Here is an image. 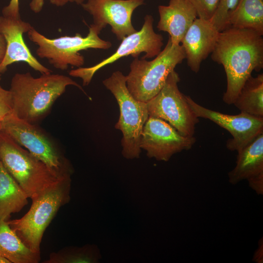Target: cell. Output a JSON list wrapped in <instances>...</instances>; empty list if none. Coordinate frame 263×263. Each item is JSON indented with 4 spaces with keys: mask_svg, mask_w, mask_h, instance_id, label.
<instances>
[{
    "mask_svg": "<svg viewBox=\"0 0 263 263\" xmlns=\"http://www.w3.org/2000/svg\"><path fill=\"white\" fill-rule=\"evenodd\" d=\"M195 9L199 18L210 20L214 14L219 0H187Z\"/></svg>",
    "mask_w": 263,
    "mask_h": 263,
    "instance_id": "cell-24",
    "label": "cell"
},
{
    "mask_svg": "<svg viewBox=\"0 0 263 263\" xmlns=\"http://www.w3.org/2000/svg\"><path fill=\"white\" fill-rule=\"evenodd\" d=\"M0 161L32 200L64 178L71 177L52 169L2 131Z\"/></svg>",
    "mask_w": 263,
    "mask_h": 263,
    "instance_id": "cell-3",
    "label": "cell"
},
{
    "mask_svg": "<svg viewBox=\"0 0 263 263\" xmlns=\"http://www.w3.org/2000/svg\"><path fill=\"white\" fill-rule=\"evenodd\" d=\"M2 121L0 120V132L1 131V129H2Z\"/></svg>",
    "mask_w": 263,
    "mask_h": 263,
    "instance_id": "cell-33",
    "label": "cell"
},
{
    "mask_svg": "<svg viewBox=\"0 0 263 263\" xmlns=\"http://www.w3.org/2000/svg\"><path fill=\"white\" fill-rule=\"evenodd\" d=\"M153 22L152 16L146 15L141 29L125 37L112 55L93 66L81 67L72 70L69 72V75L81 78L83 85L86 86L91 82L97 71L122 57L132 55L134 57H137L142 53H145L142 59L155 57L161 51L163 45V38L161 35L154 32Z\"/></svg>",
    "mask_w": 263,
    "mask_h": 263,
    "instance_id": "cell-10",
    "label": "cell"
},
{
    "mask_svg": "<svg viewBox=\"0 0 263 263\" xmlns=\"http://www.w3.org/2000/svg\"><path fill=\"white\" fill-rule=\"evenodd\" d=\"M50 3L56 6H63L68 2H75L77 4H82L84 0H49Z\"/></svg>",
    "mask_w": 263,
    "mask_h": 263,
    "instance_id": "cell-30",
    "label": "cell"
},
{
    "mask_svg": "<svg viewBox=\"0 0 263 263\" xmlns=\"http://www.w3.org/2000/svg\"><path fill=\"white\" fill-rule=\"evenodd\" d=\"M103 84L113 95L119 106L120 115L115 128L122 133V155L128 159L138 158L141 152V134L149 117L147 104L131 94L126 86V76L120 71L113 72Z\"/></svg>",
    "mask_w": 263,
    "mask_h": 263,
    "instance_id": "cell-5",
    "label": "cell"
},
{
    "mask_svg": "<svg viewBox=\"0 0 263 263\" xmlns=\"http://www.w3.org/2000/svg\"><path fill=\"white\" fill-rule=\"evenodd\" d=\"M6 51V42L4 37L0 35V61L2 60Z\"/></svg>",
    "mask_w": 263,
    "mask_h": 263,
    "instance_id": "cell-31",
    "label": "cell"
},
{
    "mask_svg": "<svg viewBox=\"0 0 263 263\" xmlns=\"http://www.w3.org/2000/svg\"><path fill=\"white\" fill-rule=\"evenodd\" d=\"M70 85L85 93L80 85L66 75L50 73L34 77L29 72L16 73L11 79L9 90L13 114L35 124L49 113L55 102Z\"/></svg>",
    "mask_w": 263,
    "mask_h": 263,
    "instance_id": "cell-2",
    "label": "cell"
},
{
    "mask_svg": "<svg viewBox=\"0 0 263 263\" xmlns=\"http://www.w3.org/2000/svg\"><path fill=\"white\" fill-rule=\"evenodd\" d=\"M0 256L11 263H38L40 252L32 251L22 241L7 221L0 220Z\"/></svg>",
    "mask_w": 263,
    "mask_h": 263,
    "instance_id": "cell-19",
    "label": "cell"
},
{
    "mask_svg": "<svg viewBox=\"0 0 263 263\" xmlns=\"http://www.w3.org/2000/svg\"><path fill=\"white\" fill-rule=\"evenodd\" d=\"M180 80L178 73L172 71L160 91L146 102L147 109L149 116L165 121L183 135L193 136L199 118L180 91Z\"/></svg>",
    "mask_w": 263,
    "mask_h": 263,
    "instance_id": "cell-9",
    "label": "cell"
},
{
    "mask_svg": "<svg viewBox=\"0 0 263 263\" xmlns=\"http://www.w3.org/2000/svg\"><path fill=\"white\" fill-rule=\"evenodd\" d=\"M100 250L95 244L81 247L68 246L52 253L44 263H97L101 259Z\"/></svg>",
    "mask_w": 263,
    "mask_h": 263,
    "instance_id": "cell-22",
    "label": "cell"
},
{
    "mask_svg": "<svg viewBox=\"0 0 263 263\" xmlns=\"http://www.w3.org/2000/svg\"><path fill=\"white\" fill-rule=\"evenodd\" d=\"M1 131L56 172L71 176L73 167L55 141L36 124L13 113L2 120Z\"/></svg>",
    "mask_w": 263,
    "mask_h": 263,
    "instance_id": "cell-8",
    "label": "cell"
},
{
    "mask_svg": "<svg viewBox=\"0 0 263 263\" xmlns=\"http://www.w3.org/2000/svg\"><path fill=\"white\" fill-rule=\"evenodd\" d=\"M44 0H32L29 4L31 10L35 13H39L42 9Z\"/></svg>",
    "mask_w": 263,
    "mask_h": 263,
    "instance_id": "cell-29",
    "label": "cell"
},
{
    "mask_svg": "<svg viewBox=\"0 0 263 263\" xmlns=\"http://www.w3.org/2000/svg\"><path fill=\"white\" fill-rule=\"evenodd\" d=\"M158 30L169 33L173 45L180 44L182 38L197 18V13L187 0H169V5L158 6Z\"/></svg>",
    "mask_w": 263,
    "mask_h": 263,
    "instance_id": "cell-16",
    "label": "cell"
},
{
    "mask_svg": "<svg viewBox=\"0 0 263 263\" xmlns=\"http://www.w3.org/2000/svg\"><path fill=\"white\" fill-rule=\"evenodd\" d=\"M186 58L181 45H172L169 38L164 49L152 60L135 57L126 76V86L137 100L147 102L160 91L169 74Z\"/></svg>",
    "mask_w": 263,
    "mask_h": 263,
    "instance_id": "cell-6",
    "label": "cell"
},
{
    "mask_svg": "<svg viewBox=\"0 0 263 263\" xmlns=\"http://www.w3.org/2000/svg\"><path fill=\"white\" fill-rule=\"evenodd\" d=\"M233 104L241 112L263 117V74L247 79Z\"/></svg>",
    "mask_w": 263,
    "mask_h": 263,
    "instance_id": "cell-21",
    "label": "cell"
},
{
    "mask_svg": "<svg viewBox=\"0 0 263 263\" xmlns=\"http://www.w3.org/2000/svg\"><path fill=\"white\" fill-rule=\"evenodd\" d=\"M1 62V61H0V63ZM1 79V74H0V80Z\"/></svg>",
    "mask_w": 263,
    "mask_h": 263,
    "instance_id": "cell-34",
    "label": "cell"
},
{
    "mask_svg": "<svg viewBox=\"0 0 263 263\" xmlns=\"http://www.w3.org/2000/svg\"><path fill=\"white\" fill-rule=\"evenodd\" d=\"M32 27L20 17L0 16V35L6 42L5 54L0 63V74L4 73L9 65L17 62H26L41 74L51 73L49 69L41 64L32 54L23 40V35L28 33Z\"/></svg>",
    "mask_w": 263,
    "mask_h": 263,
    "instance_id": "cell-14",
    "label": "cell"
},
{
    "mask_svg": "<svg viewBox=\"0 0 263 263\" xmlns=\"http://www.w3.org/2000/svg\"><path fill=\"white\" fill-rule=\"evenodd\" d=\"M19 10V0H10L9 4L2 9V15L18 18L20 17Z\"/></svg>",
    "mask_w": 263,
    "mask_h": 263,
    "instance_id": "cell-26",
    "label": "cell"
},
{
    "mask_svg": "<svg viewBox=\"0 0 263 263\" xmlns=\"http://www.w3.org/2000/svg\"><path fill=\"white\" fill-rule=\"evenodd\" d=\"M220 32L210 20L196 18L181 42L190 69L197 73L201 64L212 53Z\"/></svg>",
    "mask_w": 263,
    "mask_h": 263,
    "instance_id": "cell-15",
    "label": "cell"
},
{
    "mask_svg": "<svg viewBox=\"0 0 263 263\" xmlns=\"http://www.w3.org/2000/svg\"><path fill=\"white\" fill-rule=\"evenodd\" d=\"M13 113V100L11 93L0 86V120Z\"/></svg>",
    "mask_w": 263,
    "mask_h": 263,
    "instance_id": "cell-25",
    "label": "cell"
},
{
    "mask_svg": "<svg viewBox=\"0 0 263 263\" xmlns=\"http://www.w3.org/2000/svg\"><path fill=\"white\" fill-rule=\"evenodd\" d=\"M195 142L194 136L183 135L165 121L149 116L143 129L140 146L148 157L167 162L174 154L190 150Z\"/></svg>",
    "mask_w": 263,
    "mask_h": 263,
    "instance_id": "cell-12",
    "label": "cell"
},
{
    "mask_svg": "<svg viewBox=\"0 0 263 263\" xmlns=\"http://www.w3.org/2000/svg\"><path fill=\"white\" fill-rule=\"evenodd\" d=\"M239 0H219L216 10L210 20L221 32L227 28L228 19Z\"/></svg>",
    "mask_w": 263,
    "mask_h": 263,
    "instance_id": "cell-23",
    "label": "cell"
},
{
    "mask_svg": "<svg viewBox=\"0 0 263 263\" xmlns=\"http://www.w3.org/2000/svg\"><path fill=\"white\" fill-rule=\"evenodd\" d=\"M211 59L222 65L227 80L223 100L233 104L253 71L263 68V38L256 31L229 27L221 32Z\"/></svg>",
    "mask_w": 263,
    "mask_h": 263,
    "instance_id": "cell-1",
    "label": "cell"
},
{
    "mask_svg": "<svg viewBox=\"0 0 263 263\" xmlns=\"http://www.w3.org/2000/svg\"><path fill=\"white\" fill-rule=\"evenodd\" d=\"M253 261L257 263H263V241L262 238L258 243V247L253 255Z\"/></svg>",
    "mask_w": 263,
    "mask_h": 263,
    "instance_id": "cell-28",
    "label": "cell"
},
{
    "mask_svg": "<svg viewBox=\"0 0 263 263\" xmlns=\"http://www.w3.org/2000/svg\"><path fill=\"white\" fill-rule=\"evenodd\" d=\"M26 193L0 161V220L7 221L13 213L28 204Z\"/></svg>",
    "mask_w": 263,
    "mask_h": 263,
    "instance_id": "cell-18",
    "label": "cell"
},
{
    "mask_svg": "<svg viewBox=\"0 0 263 263\" xmlns=\"http://www.w3.org/2000/svg\"><path fill=\"white\" fill-rule=\"evenodd\" d=\"M0 263H11L7 259L0 256Z\"/></svg>",
    "mask_w": 263,
    "mask_h": 263,
    "instance_id": "cell-32",
    "label": "cell"
},
{
    "mask_svg": "<svg viewBox=\"0 0 263 263\" xmlns=\"http://www.w3.org/2000/svg\"><path fill=\"white\" fill-rule=\"evenodd\" d=\"M102 29L92 24L87 36L77 33L74 36H62L48 38L34 27L28 32L29 38L38 45L37 55L46 58L56 69H67L69 65L81 67L85 61L79 52L88 49H108L112 43L99 38Z\"/></svg>",
    "mask_w": 263,
    "mask_h": 263,
    "instance_id": "cell-7",
    "label": "cell"
},
{
    "mask_svg": "<svg viewBox=\"0 0 263 263\" xmlns=\"http://www.w3.org/2000/svg\"><path fill=\"white\" fill-rule=\"evenodd\" d=\"M254 30L263 35V0H239L231 14L227 28Z\"/></svg>",
    "mask_w": 263,
    "mask_h": 263,
    "instance_id": "cell-20",
    "label": "cell"
},
{
    "mask_svg": "<svg viewBox=\"0 0 263 263\" xmlns=\"http://www.w3.org/2000/svg\"><path fill=\"white\" fill-rule=\"evenodd\" d=\"M71 187V177L64 178L33 199L30 209L23 217L7 221L32 251L40 252L46 228L59 208L70 200Z\"/></svg>",
    "mask_w": 263,
    "mask_h": 263,
    "instance_id": "cell-4",
    "label": "cell"
},
{
    "mask_svg": "<svg viewBox=\"0 0 263 263\" xmlns=\"http://www.w3.org/2000/svg\"><path fill=\"white\" fill-rule=\"evenodd\" d=\"M86 0L81 5L92 16L93 24L102 30L109 24L118 40L136 31L132 23V16L145 0Z\"/></svg>",
    "mask_w": 263,
    "mask_h": 263,
    "instance_id": "cell-13",
    "label": "cell"
},
{
    "mask_svg": "<svg viewBox=\"0 0 263 263\" xmlns=\"http://www.w3.org/2000/svg\"><path fill=\"white\" fill-rule=\"evenodd\" d=\"M249 187L258 195H263V174L247 180Z\"/></svg>",
    "mask_w": 263,
    "mask_h": 263,
    "instance_id": "cell-27",
    "label": "cell"
},
{
    "mask_svg": "<svg viewBox=\"0 0 263 263\" xmlns=\"http://www.w3.org/2000/svg\"><path fill=\"white\" fill-rule=\"evenodd\" d=\"M190 108L198 118L207 119L226 130L232 135L226 143L231 151H240L263 133V117L241 112L229 115L206 108L186 95Z\"/></svg>",
    "mask_w": 263,
    "mask_h": 263,
    "instance_id": "cell-11",
    "label": "cell"
},
{
    "mask_svg": "<svg viewBox=\"0 0 263 263\" xmlns=\"http://www.w3.org/2000/svg\"><path fill=\"white\" fill-rule=\"evenodd\" d=\"M237 153L236 165L228 173L230 184L236 185L263 174V133Z\"/></svg>",
    "mask_w": 263,
    "mask_h": 263,
    "instance_id": "cell-17",
    "label": "cell"
}]
</instances>
